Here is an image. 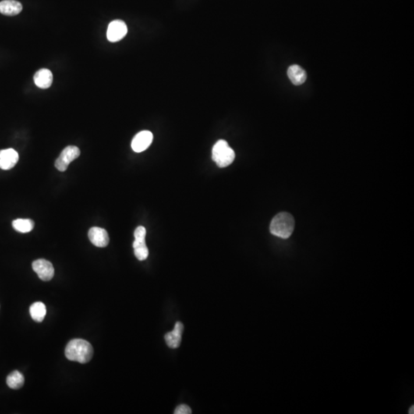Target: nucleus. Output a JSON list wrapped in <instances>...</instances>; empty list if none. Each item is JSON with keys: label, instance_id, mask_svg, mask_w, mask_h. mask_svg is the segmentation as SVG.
Here are the masks:
<instances>
[{"label": "nucleus", "instance_id": "dca6fc26", "mask_svg": "<svg viewBox=\"0 0 414 414\" xmlns=\"http://www.w3.org/2000/svg\"><path fill=\"white\" fill-rule=\"evenodd\" d=\"M24 383L25 378L23 375L18 370H14L12 373H9L6 378L7 385L13 390L20 389L22 386L24 385Z\"/></svg>", "mask_w": 414, "mask_h": 414}, {"label": "nucleus", "instance_id": "ddd939ff", "mask_svg": "<svg viewBox=\"0 0 414 414\" xmlns=\"http://www.w3.org/2000/svg\"><path fill=\"white\" fill-rule=\"evenodd\" d=\"M22 11V5L16 0H3L0 2V12L2 15L13 16Z\"/></svg>", "mask_w": 414, "mask_h": 414}, {"label": "nucleus", "instance_id": "f3484780", "mask_svg": "<svg viewBox=\"0 0 414 414\" xmlns=\"http://www.w3.org/2000/svg\"><path fill=\"white\" fill-rule=\"evenodd\" d=\"M34 222L30 219H17L12 222V227L17 232L27 233L34 228Z\"/></svg>", "mask_w": 414, "mask_h": 414}, {"label": "nucleus", "instance_id": "7ed1b4c3", "mask_svg": "<svg viewBox=\"0 0 414 414\" xmlns=\"http://www.w3.org/2000/svg\"><path fill=\"white\" fill-rule=\"evenodd\" d=\"M235 152L229 146L227 141L220 140L215 143L212 150V158L221 168L228 167L235 160Z\"/></svg>", "mask_w": 414, "mask_h": 414}, {"label": "nucleus", "instance_id": "39448f33", "mask_svg": "<svg viewBox=\"0 0 414 414\" xmlns=\"http://www.w3.org/2000/svg\"><path fill=\"white\" fill-rule=\"evenodd\" d=\"M81 151L76 146H68L65 147L59 157L55 160V166L58 171L64 172L68 169V165L80 156Z\"/></svg>", "mask_w": 414, "mask_h": 414}, {"label": "nucleus", "instance_id": "2eb2a0df", "mask_svg": "<svg viewBox=\"0 0 414 414\" xmlns=\"http://www.w3.org/2000/svg\"><path fill=\"white\" fill-rule=\"evenodd\" d=\"M29 312H30L31 317L35 322H42L46 316V305L41 302H35L31 305Z\"/></svg>", "mask_w": 414, "mask_h": 414}, {"label": "nucleus", "instance_id": "20e7f679", "mask_svg": "<svg viewBox=\"0 0 414 414\" xmlns=\"http://www.w3.org/2000/svg\"><path fill=\"white\" fill-rule=\"evenodd\" d=\"M146 229L143 227H138L135 231V240L133 243L135 255L138 260L143 261L148 257L149 250L146 242Z\"/></svg>", "mask_w": 414, "mask_h": 414}, {"label": "nucleus", "instance_id": "423d86ee", "mask_svg": "<svg viewBox=\"0 0 414 414\" xmlns=\"http://www.w3.org/2000/svg\"><path fill=\"white\" fill-rule=\"evenodd\" d=\"M128 33L126 23L122 20H114L108 25L107 38L111 43L121 41Z\"/></svg>", "mask_w": 414, "mask_h": 414}, {"label": "nucleus", "instance_id": "6e6552de", "mask_svg": "<svg viewBox=\"0 0 414 414\" xmlns=\"http://www.w3.org/2000/svg\"><path fill=\"white\" fill-rule=\"evenodd\" d=\"M153 134L149 131H143L137 134L132 142L134 151L140 153L147 150L153 142Z\"/></svg>", "mask_w": 414, "mask_h": 414}, {"label": "nucleus", "instance_id": "a211bd4d", "mask_svg": "<svg viewBox=\"0 0 414 414\" xmlns=\"http://www.w3.org/2000/svg\"><path fill=\"white\" fill-rule=\"evenodd\" d=\"M192 413L189 406L186 404H182V405L178 406V408H176L174 414H190Z\"/></svg>", "mask_w": 414, "mask_h": 414}, {"label": "nucleus", "instance_id": "1a4fd4ad", "mask_svg": "<svg viewBox=\"0 0 414 414\" xmlns=\"http://www.w3.org/2000/svg\"><path fill=\"white\" fill-rule=\"evenodd\" d=\"M89 238L97 247H106L109 243V235L104 229L92 227L89 231Z\"/></svg>", "mask_w": 414, "mask_h": 414}, {"label": "nucleus", "instance_id": "4468645a", "mask_svg": "<svg viewBox=\"0 0 414 414\" xmlns=\"http://www.w3.org/2000/svg\"><path fill=\"white\" fill-rule=\"evenodd\" d=\"M288 76L295 86H300L306 81L307 79L305 70L297 65H291L288 68Z\"/></svg>", "mask_w": 414, "mask_h": 414}, {"label": "nucleus", "instance_id": "9d476101", "mask_svg": "<svg viewBox=\"0 0 414 414\" xmlns=\"http://www.w3.org/2000/svg\"><path fill=\"white\" fill-rule=\"evenodd\" d=\"M19 161V153L14 149L0 150V168L8 171L13 168Z\"/></svg>", "mask_w": 414, "mask_h": 414}, {"label": "nucleus", "instance_id": "9b49d317", "mask_svg": "<svg viewBox=\"0 0 414 414\" xmlns=\"http://www.w3.org/2000/svg\"><path fill=\"white\" fill-rule=\"evenodd\" d=\"M183 331H184V324L181 322H177L174 330L166 334L165 341L169 348H173V349L179 348L181 344V340H182Z\"/></svg>", "mask_w": 414, "mask_h": 414}, {"label": "nucleus", "instance_id": "f03ea898", "mask_svg": "<svg viewBox=\"0 0 414 414\" xmlns=\"http://www.w3.org/2000/svg\"><path fill=\"white\" fill-rule=\"evenodd\" d=\"M270 229L273 235L281 239H288L295 229V220L289 213H278L272 220Z\"/></svg>", "mask_w": 414, "mask_h": 414}, {"label": "nucleus", "instance_id": "f257e3e1", "mask_svg": "<svg viewBox=\"0 0 414 414\" xmlns=\"http://www.w3.org/2000/svg\"><path fill=\"white\" fill-rule=\"evenodd\" d=\"M65 356L69 361L86 364L90 362L94 350L89 341L83 339H73L65 348Z\"/></svg>", "mask_w": 414, "mask_h": 414}, {"label": "nucleus", "instance_id": "6ab92c4d", "mask_svg": "<svg viewBox=\"0 0 414 414\" xmlns=\"http://www.w3.org/2000/svg\"><path fill=\"white\" fill-rule=\"evenodd\" d=\"M409 414H414V406H412V408L410 409Z\"/></svg>", "mask_w": 414, "mask_h": 414}, {"label": "nucleus", "instance_id": "f8f14e48", "mask_svg": "<svg viewBox=\"0 0 414 414\" xmlns=\"http://www.w3.org/2000/svg\"><path fill=\"white\" fill-rule=\"evenodd\" d=\"M35 84L37 87L42 89H48L53 82V75L51 71L46 68H42L35 74Z\"/></svg>", "mask_w": 414, "mask_h": 414}, {"label": "nucleus", "instance_id": "0eeeda50", "mask_svg": "<svg viewBox=\"0 0 414 414\" xmlns=\"http://www.w3.org/2000/svg\"><path fill=\"white\" fill-rule=\"evenodd\" d=\"M33 269L39 278L44 281H50L54 277L55 270L49 261L40 259L33 263Z\"/></svg>", "mask_w": 414, "mask_h": 414}]
</instances>
